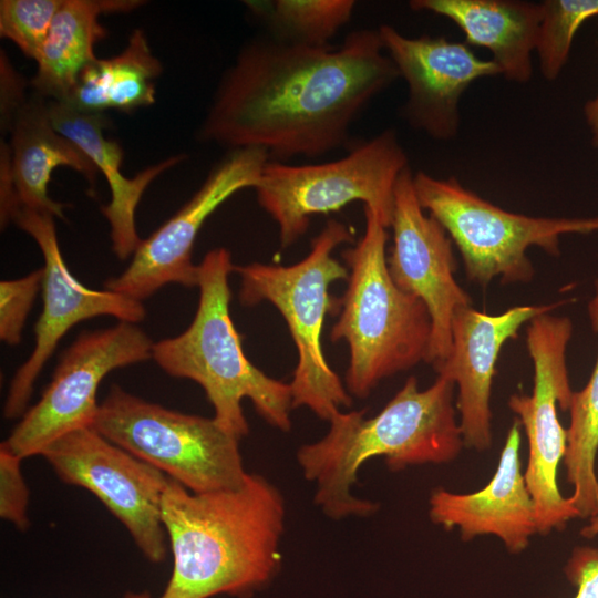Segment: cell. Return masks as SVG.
I'll return each instance as SVG.
<instances>
[{"instance_id": "1", "label": "cell", "mask_w": 598, "mask_h": 598, "mask_svg": "<svg viewBox=\"0 0 598 598\" xmlns=\"http://www.w3.org/2000/svg\"><path fill=\"white\" fill-rule=\"evenodd\" d=\"M399 78L378 29L354 30L339 47L257 37L221 76L199 138L261 148L281 163L318 157L342 146L360 113Z\"/></svg>"}, {"instance_id": "2", "label": "cell", "mask_w": 598, "mask_h": 598, "mask_svg": "<svg viewBox=\"0 0 598 598\" xmlns=\"http://www.w3.org/2000/svg\"><path fill=\"white\" fill-rule=\"evenodd\" d=\"M285 502L264 476L230 489L193 493L168 478L162 516L173 571L161 598H247L281 566Z\"/></svg>"}, {"instance_id": "3", "label": "cell", "mask_w": 598, "mask_h": 598, "mask_svg": "<svg viewBox=\"0 0 598 598\" xmlns=\"http://www.w3.org/2000/svg\"><path fill=\"white\" fill-rule=\"evenodd\" d=\"M454 389L437 375L421 391L417 379L410 377L373 417L365 419L364 411L336 413L328 433L297 452L305 477L317 485L316 505L333 519L374 513L377 503L351 492L359 470L372 457L382 456L392 471L455 460L464 443Z\"/></svg>"}, {"instance_id": "4", "label": "cell", "mask_w": 598, "mask_h": 598, "mask_svg": "<svg viewBox=\"0 0 598 598\" xmlns=\"http://www.w3.org/2000/svg\"><path fill=\"white\" fill-rule=\"evenodd\" d=\"M231 255L219 247L198 265L199 299L189 327L181 334L153 344L152 358L174 378L198 383L214 408V420L238 439L249 432L241 400L283 432L291 429L290 384L270 378L246 357L229 310Z\"/></svg>"}, {"instance_id": "5", "label": "cell", "mask_w": 598, "mask_h": 598, "mask_svg": "<svg viewBox=\"0 0 598 598\" xmlns=\"http://www.w3.org/2000/svg\"><path fill=\"white\" fill-rule=\"evenodd\" d=\"M364 220L360 240L341 254L349 277L330 331L332 342L343 340L349 347L346 389L360 399L381 380L425 361L432 329L425 303L390 276L386 227L369 206Z\"/></svg>"}, {"instance_id": "6", "label": "cell", "mask_w": 598, "mask_h": 598, "mask_svg": "<svg viewBox=\"0 0 598 598\" xmlns=\"http://www.w3.org/2000/svg\"><path fill=\"white\" fill-rule=\"evenodd\" d=\"M352 241L353 234L344 224L329 219L302 260L290 266L251 262L234 268L240 277V303L251 307L268 301L287 323L298 353L289 383L292 409L306 406L328 422L341 406L352 404L351 394L328 364L321 346L326 315L339 308L329 286L349 277L346 265L332 254L338 246Z\"/></svg>"}, {"instance_id": "7", "label": "cell", "mask_w": 598, "mask_h": 598, "mask_svg": "<svg viewBox=\"0 0 598 598\" xmlns=\"http://www.w3.org/2000/svg\"><path fill=\"white\" fill-rule=\"evenodd\" d=\"M409 166L396 132L385 128L336 161L307 165L268 161L255 189L287 248L307 231L313 215L337 212L352 202L373 208L389 228L394 188Z\"/></svg>"}, {"instance_id": "8", "label": "cell", "mask_w": 598, "mask_h": 598, "mask_svg": "<svg viewBox=\"0 0 598 598\" xmlns=\"http://www.w3.org/2000/svg\"><path fill=\"white\" fill-rule=\"evenodd\" d=\"M92 429L193 493L236 488L247 475L240 439L214 417L166 409L116 384L100 404Z\"/></svg>"}, {"instance_id": "9", "label": "cell", "mask_w": 598, "mask_h": 598, "mask_svg": "<svg viewBox=\"0 0 598 598\" xmlns=\"http://www.w3.org/2000/svg\"><path fill=\"white\" fill-rule=\"evenodd\" d=\"M417 199L444 227L461 252L470 280L485 287L493 278L526 282L534 268L526 251L536 246L559 255L565 234L598 231V217H533L507 212L464 187L455 177L437 178L416 172Z\"/></svg>"}, {"instance_id": "10", "label": "cell", "mask_w": 598, "mask_h": 598, "mask_svg": "<svg viewBox=\"0 0 598 598\" xmlns=\"http://www.w3.org/2000/svg\"><path fill=\"white\" fill-rule=\"evenodd\" d=\"M573 332L569 318L537 316L528 322L526 342L534 363L533 393H514L508 406L517 415L528 442L524 472L536 507L537 530H560L579 517L570 497H564L557 483L560 462L567 448V429L559 422L557 408L569 410L570 388L566 351Z\"/></svg>"}, {"instance_id": "11", "label": "cell", "mask_w": 598, "mask_h": 598, "mask_svg": "<svg viewBox=\"0 0 598 598\" xmlns=\"http://www.w3.org/2000/svg\"><path fill=\"white\" fill-rule=\"evenodd\" d=\"M153 344L136 323L125 321L81 332L62 354L40 400L1 444L25 458L41 455L74 430L92 427L102 380L113 370L151 359Z\"/></svg>"}, {"instance_id": "12", "label": "cell", "mask_w": 598, "mask_h": 598, "mask_svg": "<svg viewBox=\"0 0 598 598\" xmlns=\"http://www.w3.org/2000/svg\"><path fill=\"white\" fill-rule=\"evenodd\" d=\"M66 484L86 488L125 526L152 563L167 555L162 505L168 476L92 427L74 430L41 454Z\"/></svg>"}, {"instance_id": "13", "label": "cell", "mask_w": 598, "mask_h": 598, "mask_svg": "<svg viewBox=\"0 0 598 598\" xmlns=\"http://www.w3.org/2000/svg\"><path fill=\"white\" fill-rule=\"evenodd\" d=\"M54 218L52 214L30 208H19L11 217L38 244L44 275L43 309L34 327L35 344L11 380L3 406L6 419L24 414L38 375L73 326L100 316L137 323L146 316L142 301L109 289H90L71 274L60 250Z\"/></svg>"}, {"instance_id": "14", "label": "cell", "mask_w": 598, "mask_h": 598, "mask_svg": "<svg viewBox=\"0 0 598 598\" xmlns=\"http://www.w3.org/2000/svg\"><path fill=\"white\" fill-rule=\"evenodd\" d=\"M269 155L261 148H236L209 172L193 197L150 237L142 239L127 268L104 282L105 289L142 301L163 286L195 287V239L206 219L237 192L260 179Z\"/></svg>"}, {"instance_id": "15", "label": "cell", "mask_w": 598, "mask_h": 598, "mask_svg": "<svg viewBox=\"0 0 598 598\" xmlns=\"http://www.w3.org/2000/svg\"><path fill=\"white\" fill-rule=\"evenodd\" d=\"M413 175L406 167L394 188L393 244L386 261L393 282L421 299L429 310L432 329L425 362L436 369L451 352L454 312L471 306L472 299L454 277L453 241L440 221L425 214Z\"/></svg>"}, {"instance_id": "16", "label": "cell", "mask_w": 598, "mask_h": 598, "mask_svg": "<svg viewBox=\"0 0 598 598\" xmlns=\"http://www.w3.org/2000/svg\"><path fill=\"white\" fill-rule=\"evenodd\" d=\"M378 30L385 52L408 86L401 109L404 121L435 141L455 138L464 92L476 80L501 75L497 64L477 56L465 42L444 37L411 38L386 23Z\"/></svg>"}, {"instance_id": "17", "label": "cell", "mask_w": 598, "mask_h": 598, "mask_svg": "<svg viewBox=\"0 0 598 598\" xmlns=\"http://www.w3.org/2000/svg\"><path fill=\"white\" fill-rule=\"evenodd\" d=\"M560 303L517 306L499 315H488L472 306L454 312L451 352L435 371L457 385L455 406L464 446L482 452L492 445L489 401L502 347L517 337L523 324Z\"/></svg>"}, {"instance_id": "18", "label": "cell", "mask_w": 598, "mask_h": 598, "mask_svg": "<svg viewBox=\"0 0 598 598\" xmlns=\"http://www.w3.org/2000/svg\"><path fill=\"white\" fill-rule=\"evenodd\" d=\"M515 420L488 484L468 494L436 488L430 496L429 515L446 529L458 527L463 540L481 535L498 537L508 551L520 553L538 533L536 507L520 467V429Z\"/></svg>"}, {"instance_id": "19", "label": "cell", "mask_w": 598, "mask_h": 598, "mask_svg": "<svg viewBox=\"0 0 598 598\" xmlns=\"http://www.w3.org/2000/svg\"><path fill=\"white\" fill-rule=\"evenodd\" d=\"M48 105L54 128L76 144L104 175L111 200L101 207V212L110 224L114 254L123 260L128 258L142 241L135 225V212L142 195L158 175L181 163L185 156L168 157L127 178L121 171L122 147L103 134L107 125L103 114L84 113L64 102L48 101Z\"/></svg>"}, {"instance_id": "20", "label": "cell", "mask_w": 598, "mask_h": 598, "mask_svg": "<svg viewBox=\"0 0 598 598\" xmlns=\"http://www.w3.org/2000/svg\"><path fill=\"white\" fill-rule=\"evenodd\" d=\"M10 132L14 212L30 208L63 219L65 205L53 200L48 193L53 169L59 166L70 167L93 187L97 168L76 144L54 128L48 100L34 92L19 110Z\"/></svg>"}, {"instance_id": "21", "label": "cell", "mask_w": 598, "mask_h": 598, "mask_svg": "<svg viewBox=\"0 0 598 598\" xmlns=\"http://www.w3.org/2000/svg\"><path fill=\"white\" fill-rule=\"evenodd\" d=\"M414 11H426L453 21L465 43L492 54L506 80L525 84L533 76L542 3L520 0H412Z\"/></svg>"}, {"instance_id": "22", "label": "cell", "mask_w": 598, "mask_h": 598, "mask_svg": "<svg viewBox=\"0 0 598 598\" xmlns=\"http://www.w3.org/2000/svg\"><path fill=\"white\" fill-rule=\"evenodd\" d=\"M138 0H63L54 17L31 80L34 93L48 101L66 102L82 71L96 56L94 47L107 30L102 13L128 12Z\"/></svg>"}, {"instance_id": "23", "label": "cell", "mask_w": 598, "mask_h": 598, "mask_svg": "<svg viewBox=\"0 0 598 598\" xmlns=\"http://www.w3.org/2000/svg\"><path fill=\"white\" fill-rule=\"evenodd\" d=\"M162 64L153 55L143 30L135 29L117 55L96 58L80 74L68 103L84 113L109 109L130 112L155 102V79Z\"/></svg>"}, {"instance_id": "24", "label": "cell", "mask_w": 598, "mask_h": 598, "mask_svg": "<svg viewBox=\"0 0 598 598\" xmlns=\"http://www.w3.org/2000/svg\"><path fill=\"white\" fill-rule=\"evenodd\" d=\"M591 318L598 333V296L591 305ZM567 429V448L564 456L567 481L574 487L570 499L581 518L598 513V352L597 361L586 386L574 392Z\"/></svg>"}, {"instance_id": "25", "label": "cell", "mask_w": 598, "mask_h": 598, "mask_svg": "<svg viewBox=\"0 0 598 598\" xmlns=\"http://www.w3.org/2000/svg\"><path fill=\"white\" fill-rule=\"evenodd\" d=\"M264 19L268 34L283 42L328 47L330 39L351 19L353 0L246 1Z\"/></svg>"}, {"instance_id": "26", "label": "cell", "mask_w": 598, "mask_h": 598, "mask_svg": "<svg viewBox=\"0 0 598 598\" xmlns=\"http://www.w3.org/2000/svg\"><path fill=\"white\" fill-rule=\"evenodd\" d=\"M535 53L542 75L555 81L566 65L574 38L587 20L598 17V0H545Z\"/></svg>"}, {"instance_id": "27", "label": "cell", "mask_w": 598, "mask_h": 598, "mask_svg": "<svg viewBox=\"0 0 598 598\" xmlns=\"http://www.w3.org/2000/svg\"><path fill=\"white\" fill-rule=\"evenodd\" d=\"M63 0H1L0 34L38 60Z\"/></svg>"}, {"instance_id": "28", "label": "cell", "mask_w": 598, "mask_h": 598, "mask_svg": "<svg viewBox=\"0 0 598 598\" xmlns=\"http://www.w3.org/2000/svg\"><path fill=\"white\" fill-rule=\"evenodd\" d=\"M43 268L27 276L0 282V339L9 346L20 343L34 300L42 290Z\"/></svg>"}, {"instance_id": "29", "label": "cell", "mask_w": 598, "mask_h": 598, "mask_svg": "<svg viewBox=\"0 0 598 598\" xmlns=\"http://www.w3.org/2000/svg\"><path fill=\"white\" fill-rule=\"evenodd\" d=\"M23 458L0 445V516L19 530L28 529L29 489L21 472Z\"/></svg>"}, {"instance_id": "30", "label": "cell", "mask_w": 598, "mask_h": 598, "mask_svg": "<svg viewBox=\"0 0 598 598\" xmlns=\"http://www.w3.org/2000/svg\"><path fill=\"white\" fill-rule=\"evenodd\" d=\"M565 574L577 587L574 598H598V548H575L565 567Z\"/></svg>"}, {"instance_id": "31", "label": "cell", "mask_w": 598, "mask_h": 598, "mask_svg": "<svg viewBox=\"0 0 598 598\" xmlns=\"http://www.w3.org/2000/svg\"><path fill=\"white\" fill-rule=\"evenodd\" d=\"M28 99L23 96V81L7 56H1V124L11 128L19 110Z\"/></svg>"}, {"instance_id": "32", "label": "cell", "mask_w": 598, "mask_h": 598, "mask_svg": "<svg viewBox=\"0 0 598 598\" xmlns=\"http://www.w3.org/2000/svg\"><path fill=\"white\" fill-rule=\"evenodd\" d=\"M584 115L590 132L591 144L598 148V92L595 97L585 103Z\"/></svg>"}, {"instance_id": "33", "label": "cell", "mask_w": 598, "mask_h": 598, "mask_svg": "<svg viewBox=\"0 0 598 598\" xmlns=\"http://www.w3.org/2000/svg\"><path fill=\"white\" fill-rule=\"evenodd\" d=\"M580 534L584 537L591 538L598 535V513L590 517L589 524L581 528Z\"/></svg>"}, {"instance_id": "34", "label": "cell", "mask_w": 598, "mask_h": 598, "mask_svg": "<svg viewBox=\"0 0 598 598\" xmlns=\"http://www.w3.org/2000/svg\"><path fill=\"white\" fill-rule=\"evenodd\" d=\"M123 598H152V596L147 591L127 592Z\"/></svg>"}, {"instance_id": "35", "label": "cell", "mask_w": 598, "mask_h": 598, "mask_svg": "<svg viewBox=\"0 0 598 598\" xmlns=\"http://www.w3.org/2000/svg\"><path fill=\"white\" fill-rule=\"evenodd\" d=\"M597 474H598V471H597Z\"/></svg>"}]
</instances>
